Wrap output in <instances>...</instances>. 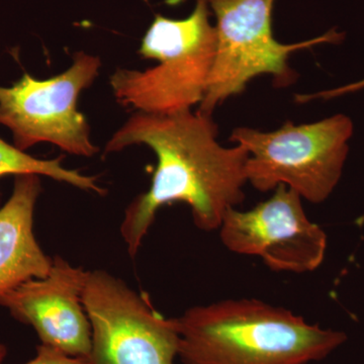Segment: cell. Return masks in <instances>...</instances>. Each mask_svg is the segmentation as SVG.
Masks as SVG:
<instances>
[{"instance_id": "cell-14", "label": "cell", "mask_w": 364, "mask_h": 364, "mask_svg": "<svg viewBox=\"0 0 364 364\" xmlns=\"http://www.w3.org/2000/svg\"><path fill=\"white\" fill-rule=\"evenodd\" d=\"M7 356V347L0 342V364L4 363V359Z\"/></svg>"}, {"instance_id": "cell-1", "label": "cell", "mask_w": 364, "mask_h": 364, "mask_svg": "<svg viewBox=\"0 0 364 364\" xmlns=\"http://www.w3.org/2000/svg\"><path fill=\"white\" fill-rule=\"evenodd\" d=\"M212 116L186 111L169 114L138 112L112 136L105 153L146 145L157 156L150 188L124 210L121 236L135 258L165 205H189L196 226L215 231L229 208L244 200L249 153L243 146L223 147Z\"/></svg>"}, {"instance_id": "cell-7", "label": "cell", "mask_w": 364, "mask_h": 364, "mask_svg": "<svg viewBox=\"0 0 364 364\" xmlns=\"http://www.w3.org/2000/svg\"><path fill=\"white\" fill-rule=\"evenodd\" d=\"M91 326L90 364H174L179 335L147 298L102 269L88 272L82 296Z\"/></svg>"}, {"instance_id": "cell-13", "label": "cell", "mask_w": 364, "mask_h": 364, "mask_svg": "<svg viewBox=\"0 0 364 364\" xmlns=\"http://www.w3.org/2000/svg\"><path fill=\"white\" fill-rule=\"evenodd\" d=\"M364 88V79L363 80L358 81V82L350 83L342 86V87L334 88V90L320 91V92L315 93L312 95H298L296 97V102H310V100H316V98H324V100H330V98L341 97V95H347V93L355 92V91L363 90Z\"/></svg>"}, {"instance_id": "cell-11", "label": "cell", "mask_w": 364, "mask_h": 364, "mask_svg": "<svg viewBox=\"0 0 364 364\" xmlns=\"http://www.w3.org/2000/svg\"><path fill=\"white\" fill-rule=\"evenodd\" d=\"M61 160L62 157L52 160L38 159L0 138V177L11 174L14 176L37 174L64 182L82 191L105 195V189L98 186L95 177L85 176L78 170L66 168L62 165Z\"/></svg>"}, {"instance_id": "cell-8", "label": "cell", "mask_w": 364, "mask_h": 364, "mask_svg": "<svg viewBox=\"0 0 364 364\" xmlns=\"http://www.w3.org/2000/svg\"><path fill=\"white\" fill-rule=\"evenodd\" d=\"M251 210H227L220 237L225 247L241 255L257 256L277 272L306 273L325 258L327 236L311 222L298 193L286 186Z\"/></svg>"}, {"instance_id": "cell-12", "label": "cell", "mask_w": 364, "mask_h": 364, "mask_svg": "<svg viewBox=\"0 0 364 364\" xmlns=\"http://www.w3.org/2000/svg\"><path fill=\"white\" fill-rule=\"evenodd\" d=\"M25 364H90L88 358H74L47 345L37 346V353Z\"/></svg>"}, {"instance_id": "cell-5", "label": "cell", "mask_w": 364, "mask_h": 364, "mask_svg": "<svg viewBox=\"0 0 364 364\" xmlns=\"http://www.w3.org/2000/svg\"><path fill=\"white\" fill-rule=\"evenodd\" d=\"M217 18V48L207 91L198 112L212 116L227 98L240 95L256 76L269 74L277 86L291 85L296 74L289 55L324 43H339L342 33L330 31L316 39L282 44L274 39L272 11L275 0H208Z\"/></svg>"}, {"instance_id": "cell-3", "label": "cell", "mask_w": 364, "mask_h": 364, "mask_svg": "<svg viewBox=\"0 0 364 364\" xmlns=\"http://www.w3.org/2000/svg\"><path fill=\"white\" fill-rule=\"evenodd\" d=\"M215 48L208 0H196L184 20L157 14L139 49L143 58L157 60V65L143 71L117 69L109 79L114 97L145 114L191 111L205 97Z\"/></svg>"}, {"instance_id": "cell-9", "label": "cell", "mask_w": 364, "mask_h": 364, "mask_svg": "<svg viewBox=\"0 0 364 364\" xmlns=\"http://www.w3.org/2000/svg\"><path fill=\"white\" fill-rule=\"evenodd\" d=\"M87 274L56 256L44 277L0 294V306L18 322L31 326L41 344L74 358H88L91 326L82 301Z\"/></svg>"}, {"instance_id": "cell-10", "label": "cell", "mask_w": 364, "mask_h": 364, "mask_svg": "<svg viewBox=\"0 0 364 364\" xmlns=\"http://www.w3.org/2000/svg\"><path fill=\"white\" fill-rule=\"evenodd\" d=\"M42 186L40 176L21 174L0 208V294L49 272L53 258L33 233V215Z\"/></svg>"}, {"instance_id": "cell-6", "label": "cell", "mask_w": 364, "mask_h": 364, "mask_svg": "<svg viewBox=\"0 0 364 364\" xmlns=\"http://www.w3.org/2000/svg\"><path fill=\"white\" fill-rule=\"evenodd\" d=\"M100 66L98 57L77 52L59 75L41 80L25 73L14 85L0 86V124L13 134L14 146L26 151L50 143L76 156L97 154L77 102L95 82Z\"/></svg>"}, {"instance_id": "cell-2", "label": "cell", "mask_w": 364, "mask_h": 364, "mask_svg": "<svg viewBox=\"0 0 364 364\" xmlns=\"http://www.w3.org/2000/svg\"><path fill=\"white\" fill-rule=\"evenodd\" d=\"M174 322L183 364H310L347 340L344 332L256 299L193 306Z\"/></svg>"}, {"instance_id": "cell-4", "label": "cell", "mask_w": 364, "mask_h": 364, "mask_svg": "<svg viewBox=\"0 0 364 364\" xmlns=\"http://www.w3.org/2000/svg\"><path fill=\"white\" fill-rule=\"evenodd\" d=\"M353 123L335 114L312 124L287 122L274 132L235 129L230 141L248 151L246 176L254 188L286 186L313 203L324 202L341 178Z\"/></svg>"}]
</instances>
